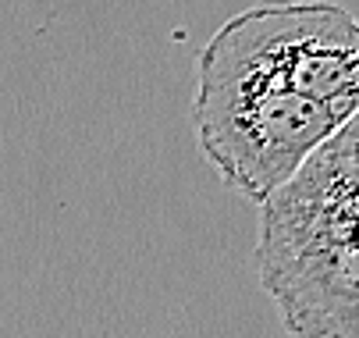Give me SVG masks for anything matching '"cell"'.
<instances>
[{
	"mask_svg": "<svg viewBox=\"0 0 359 338\" xmlns=\"http://www.w3.org/2000/svg\"><path fill=\"white\" fill-rule=\"evenodd\" d=\"M267 285L310 338H359V114L264 203Z\"/></svg>",
	"mask_w": 359,
	"mask_h": 338,
	"instance_id": "1",
	"label": "cell"
},
{
	"mask_svg": "<svg viewBox=\"0 0 359 338\" xmlns=\"http://www.w3.org/2000/svg\"><path fill=\"white\" fill-rule=\"evenodd\" d=\"M196 72V142L221 182L256 207L278 196L341 128L324 104L285 89L210 43L203 46Z\"/></svg>",
	"mask_w": 359,
	"mask_h": 338,
	"instance_id": "2",
	"label": "cell"
},
{
	"mask_svg": "<svg viewBox=\"0 0 359 338\" xmlns=\"http://www.w3.org/2000/svg\"><path fill=\"white\" fill-rule=\"evenodd\" d=\"M210 46L324 104L341 125L359 114V18L327 0H260L228 18Z\"/></svg>",
	"mask_w": 359,
	"mask_h": 338,
	"instance_id": "3",
	"label": "cell"
}]
</instances>
